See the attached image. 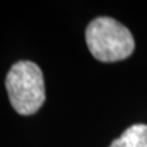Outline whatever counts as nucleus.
<instances>
[{"mask_svg":"<svg viewBox=\"0 0 147 147\" xmlns=\"http://www.w3.org/2000/svg\"><path fill=\"white\" fill-rule=\"evenodd\" d=\"M91 54L99 61L113 63L130 57L135 49L131 32L112 17H97L86 30Z\"/></svg>","mask_w":147,"mask_h":147,"instance_id":"1","label":"nucleus"},{"mask_svg":"<svg viewBox=\"0 0 147 147\" xmlns=\"http://www.w3.org/2000/svg\"><path fill=\"white\" fill-rule=\"evenodd\" d=\"M5 86L12 108L21 115L34 114L45 100L42 70L32 61L13 64L7 72Z\"/></svg>","mask_w":147,"mask_h":147,"instance_id":"2","label":"nucleus"},{"mask_svg":"<svg viewBox=\"0 0 147 147\" xmlns=\"http://www.w3.org/2000/svg\"><path fill=\"white\" fill-rule=\"evenodd\" d=\"M109 147H147V125L136 124L130 126Z\"/></svg>","mask_w":147,"mask_h":147,"instance_id":"3","label":"nucleus"}]
</instances>
